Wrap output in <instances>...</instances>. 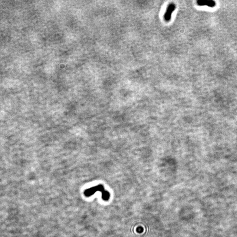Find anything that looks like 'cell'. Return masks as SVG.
Listing matches in <instances>:
<instances>
[{
	"instance_id": "2",
	"label": "cell",
	"mask_w": 237,
	"mask_h": 237,
	"mask_svg": "<svg viewBox=\"0 0 237 237\" xmlns=\"http://www.w3.org/2000/svg\"><path fill=\"white\" fill-rule=\"evenodd\" d=\"M104 191V187L103 185H98L94 187H91L86 190L84 191V195L86 196L89 197L94 194L97 191H101L102 193Z\"/></svg>"
},
{
	"instance_id": "1",
	"label": "cell",
	"mask_w": 237,
	"mask_h": 237,
	"mask_svg": "<svg viewBox=\"0 0 237 237\" xmlns=\"http://www.w3.org/2000/svg\"><path fill=\"white\" fill-rule=\"evenodd\" d=\"M176 9V5L174 3H170L168 5L164 15V19L166 22H169L171 20L173 13Z\"/></svg>"
},
{
	"instance_id": "4",
	"label": "cell",
	"mask_w": 237,
	"mask_h": 237,
	"mask_svg": "<svg viewBox=\"0 0 237 237\" xmlns=\"http://www.w3.org/2000/svg\"><path fill=\"white\" fill-rule=\"evenodd\" d=\"M110 197V194L109 192L107 191L104 190V191L102 192V198L103 200L105 201L108 200Z\"/></svg>"
},
{
	"instance_id": "5",
	"label": "cell",
	"mask_w": 237,
	"mask_h": 237,
	"mask_svg": "<svg viewBox=\"0 0 237 237\" xmlns=\"http://www.w3.org/2000/svg\"><path fill=\"white\" fill-rule=\"evenodd\" d=\"M137 232L138 233H141L143 232V228L142 227H140L137 229Z\"/></svg>"
},
{
	"instance_id": "3",
	"label": "cell",
	"mask_w": 237,
	"mask_h": 237,
	"mask_svg": "<svg viewBox=\"0 0 237 237\" xmlns=\"http://www.w3.org/2000/svg\"><path fill=\"white\" fill-rule=\"evenodd\" d=\"M198 5L200 6L206 5L210 7H214L215 6V2L213 1H198Z\"/></svg>"
}]
</instances>
